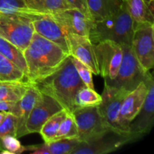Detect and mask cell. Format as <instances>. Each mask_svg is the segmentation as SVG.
I'll return each mask as SVG.
<instances>
[{
    "instance_id": "cell-24",
    "label": "cell",
    "mask_w": 154,
    "mask_h": 154,
    "mask_svg": "<svg viewBox=\"0 0 154 154\" xmlns=\"http://www.w3.org/2000/svg\"><path fill=\"white\" fill-rule=\"evenodd\" d=\"M68 111L63 109L50 117L42 126L39 134L42 135L44 141L46 143L51 142L57 135L60 124L66 117Z\"/></svg>"
},
{
    "instance_id": "cell-27",
    "label": "cell",
    "mask_w": 154,
    "mask_h": 154,
    "mask_svg": "<svg viewBox=\"0 0 154 154\" xmlns=\"http://www.w3.org/2000/svg\"><path fill=\"white\" fill-rule=\"evenodd\" d=\"M78 138V130L74 116L72 113L68 111L66 117L60 124L57 135L52 141L60 139Z\"/></svg>"
},
{
    "instance_id": "cell-3",
    "label": "cell",
    "mask_w": 154,
    "mask_h": 154,
    "mask_svg": "<svg viewBox=\"0 0 154 154\" xmlns=\"http://www.w3.org/2000/svg\"><path fill=\"white\" fill-rule=\"evenodd\" d=\"M134 32V22L128 10L127 3L123 2L119 10L101 20L95 21L90 32L93 44L111 40L120 45H131Z\"/></svg>"
},
{
    "instance_id": "cell-9",
    "label": "cell",
    "mask_w": 154,
    "mask_h": 154,
    "mask_svg": "<svg viewBox=\"0 0 154 154\" xmlns=\"http://www.w3.org/2000/svg\"><path fill=\"white\" fill-rule=\"evenodd\" d=\"M148 90L143 106L136 117L129 123V134L136 141L150 132L154 122V79L150 71L146 72L144 79Z\"/></svg>"
},
{
    "instance_id": "cell-15",
    "label": "cell",
    "mask_w": 154,
    "mask_h": 154,
    "mask_svg": "<svg viewBox=\"0 0 154 154\" xmlns=\"http://www.w3.org/2000/svg\"><path fill=\"white\" fill-rule=\"evenodd\" d=\"M147 90V84L142 81L135 90L128 93L123 101L119 114V123L124 133L130 135L129 123L142 108Z\"/></svg>"
},
{
    "instance_id": "cell-34",
    "label": "cell",
    "mask_w": 154,
    "mask_h": 154,
    "mask_svg": "<svg viewBox=\"0 0 154 154\" xmlns=\"http://www.w3.org/2000/svg\"><path fill=\"white\" fill-rule=\"evenodd\" d=\"M7 114L8 113L3 112V111H1V112H0V125H1V123H2V121L4 120V119L5 118Z\"/></svg>"
},
{
    "instance_id": "cell-16",
    "label": "cell",
    "mask_w": 154,
    "mask_h": 154,
    "mask_svg": "<svg viewBox=\"0 0 154 154\" xmlns=\"http://www.w3.org/2000/svg\"><path fill=\"white\" fill-rule=\"evenodd\" d=\"M35 32L57 44L69 54L66 35L60 26L46 14H39L31 18Z\"/></svg>"
},
{
    "instance_id": "cell-32",
    "label": "cell",
    "mask_w": 154,
    "mask_h": 154,
    "mask_svg": "<svg viewBox=\"0 0 154 154\" xmlns=\"http://www.w3.org/2000/svg\"><path fill=\"white\" fill-rule=\"evenodd\" d=\"M66 2L70 6L71 8L76 9L81 13L91 17L89 12L87 0H66Z\"/></svg>"
},
{
    "instance_id": "cell-1",
    "label": "cell",
    "mask_w": 154,
    "mask_h": 154,
    "mask_svg": "<svg viewBox=\"0 0 154 154\" xmlns=\"http://www.w3.org/2000/svg\"><path fill=\"white\" fill-rule=\"evenodd\" d=\"M23 53L26 64L27 80L32 84L54 73L69 56L61 47L36 32Z\"/></svg>"
},
{
    "instance_id": "cell-10",
    "label": "cell",
    "mask_w": 154,
    "mask_h": 154,
    "mask_svg": "<svg viewBox=\"0 0 154 154\" xmlns=\"http://www.w3.org/2000/svg\"><path fill=\"white\" fill-rule=\"evenodd\" d=\"M99 75L105 80H112L117 75L123 59V48L120 44L105 40L94 44Z\"/></svg>"
},
{
    "instance_id": "cell-13",
    "label": "cell",
    "mask_w": 154,
    "mask_h": 154,
    "mask_svg": "<svg viewBox=\"0 0 154 154\" xmlns=\"http://www.w3.org/2000/svg\"><path fill=\"white\" fill-rule=\"evenodd\" d=\"M63 109V107L55 99L41 93L27 120L26 129L28 135L39 133L45 122L54 114Z\"/></svg>"
},
{
    "instance_id": "cell-29",
    "label": "cell",
    "mask_w": 154,
    "mask_h": 154,
    "mask_svg": "<svg viewBox=\"0 0 154 154\" xmlns=\"http://www.w3.org/2000/svg\"><path fill=\"white\" fill-rule=\"evenodd\" d=\"M2 154H20L25 151H32L33 145L23 146L17 137L5 135L0 141Z\"/></svg>"
},
{
    "instance_id": "cell-22",
    "label": "cell",
    "mask_w": 154,
    "mask_h": 154,
    "mask_svg": "<svg viewBox=\"0 0 154 154\" xmlns=\"http://www.w3.org/2000/svg\"><path fill=\"white\" fill-rule=\"evenodd\" d=\"M24 3L30 10L46 14L72 9L66 0H25Z\"/></svg>"
},
{
    "instance_id": "cell-4",
    "label": "cell",
    "mask_w": 154,
    "mask_h": 154,
    "mask_svg": "<svg viewBox=\"0 0 154 154\" xmlns=\"http://www.w3.org/2000/svg\"><path fill=\"white\" fill-rule=\"evenodd\" d=\"M35 33L32 20L20 14H0V36L23 52Z\"/></svg>"
},
{
    "instance_id": "cell-14",
    "label": "cell",
    "mask_w": 154,
    "mask_h": 154,
    "mask_svg": "<svg viewBox=\"0 0 154 154\" xmlns=\"http://www.w3.org/2000/svg\"><path fill=\"white\" fill-rule=\"evenodd\" d=\"M69 54L87 66L94 75H99L95 54L94 44L88 36L67 33Z\"/></svg>"
},
{
    "instance_id": "cell-20",
    "label": "cell",
    "mask_w": 154,
    "mask_h": 154,
    "mask_svg": "<svg viewBox=\"0 0 154 154\" xmlns=\"http://www.w3.org/2000/svg\"><path fill=\"white\" fill-rule=\"evenodd\" d=\"M89 12L95 21L101 20L121 8L123 0H87Z\"/></svg>"
},
{
    "instance_id": "cell-26",
    "label": "cell",
    "mask_w": 154,
    "mask_h": 154,
    "mask_svg": "<svg viewBox=\"0 0 154 154\" xmlns=\"http://www.w3.org/2000/svg\"><path fill=\"white\" fill-rule=\"evenodd\" d=\"M23 80H27L25 74L0 54V81Z\"/></svg>"
},
{
    "instance_id": "cell-7",
    "label": "cell",
    "mask_w": 154,
    "mask_h": 154,
    "mask_svg": "<svg viewBox=\"0 0 154 154\" xmlns=\"http://www.w3.org/2000/svg\"><path fill=\"white\" fill-rule=\"evenodd\" d=\"M154 23L145 22L134 25L131 48L145 72L154 66Z\"/></svg>"
},
{
    "instance_id": "cell-18",
    "label": "cell",
    "mask_w": 154,
    "mask_h": 154,
    "mask_svg": "<svg viewBox=\"0 0 154 154\" xmlns=\"http://www.w3.org/2000/svg\"><path fill=\"white\" fill-rule=\"evenodd\" d=\"M81 141L76 138L60 139L43 144L33 145L32 154H72Z\"/></svg>"
},
{
    "instance_id": "cell-21",
    "label": "cell",
    "mask_w": 154,
    "mask_h": 154,
    "mask_svg": "<svg viewBox=\"0 0 154 154\" xmlns=\"http://www.w3.org/2000/svg\"><path fill=\"white\" fill-rule=\"evenodd\" d=\"M32 84L23 81H0V101L18 102Z\"/></svg>"
},
{
    "instance_id": "cell-5",
    "label": "cell",
    "mask_w": 154,
    "mask_h": 154,
    "mask_svg": "<svg viewBox=\"0 0 154 154\" xmlns=\"http://www.w3.org/2000/svg\"><path fill=\"white\" fill-rule=\"evenodd\" d=\"M123 59L118 72L112 80H105V84L131 92L144 81L146 72L137 60L131 45H121Z\"/></svg>"
},
{
    "instance_id": "cell-2",
    "label": "cell",
    "mask_w": 154,
    "mask_h": 154,
    "mask_svg": "<svg viewBox=\"0 0 154 154\" xmlns=\"http://www.w3.org/2000/svg\"><path fill=\"white\" fill-rule=\"evenodd\" d=\"M33 84L41 93L52 97L63 109L70 113L76 108L75 97L78 90L86 87L77 72L70 55L54 73Z\"/></svg>"
},
{
    "instance_id": "cell-25",
    "label": "cell",
    "mask_w": 154,
    "mask_h": 154,
    "mask_svg": "<svg viewBox=\"0 0 154 154\" xmlns=\"http://www.w3.org/2000/svg\"><path fill=\"white\" fill-rule=\"evenodd\" d=\"M0 14H20L31 19L41 13L33 11L26 6L23 0H0Z\"/></svg>"
},
{
    "instance_id": "cell-23",
    "label": "cell",
    "mask_w": 154,
    "mask_h": 154,
    "mask_svg": "<svg viewBox=\"0 0 154 154\" xmlns=\"http://www.w3.org/2000/svg\"><path fill=\"white\" fill-rule=\"evenodd\" d=\"M0 54L11 62L26 76L27 68L23 53L19 48L0 36Z\"/></svg>"
},
{
    "instance_id": "cell-17",
    "label": "cell",
    "mask_w": 154,
    "mask_h": 154,
    "mask_svg": "<svg viewBox=\"0 0 154 154\" xmlns=\"http://www.w3.org/2000/svg\"><path fill=\"white\" fill-rule=\"evenodd\" d=\"M41 92L33 84L29 87L21 99L17 102L13 114L17 117V138H20L28 135L26 123L29 114L40 95Z\"/></svg>"
},
{
    "instance_id": "cell-31",
    "label": "cell",
    "mask_w": 154,
    "mask_h": 154,
    "mask_svg": "<svg viewBox=\"0 0 154 154\" xmlns=\"http://www.w3.org/2000/svg\"><path fill=\"white\" fill-rule=\"evenodd\" d=\"M72 58L74 66H75L77 72H78L81 81L84 82V84H85L87 87H89L90 89H94V84H93V72H92V71L86 65L81 63V61H79L78 60L72 57Z\"/></svg>"
},
{
    "instance_id": "cell-12",
    "label": "cell",
    "mask_w": 154,
    "mask_h": 154,
    "mask_svg": "<svg viewBox=\"0 0 154 154\" xmlns=\"http://www.w3.org/2000/svg\"><path fill=\"white\" fill-rule=\"evenodd\" d=\"M48 14L60 26L66 34L73 33L89 37L95 23L91 17L76 9H66Z\"/></svg>"
},
{
    "instance_id": "cell-8",
    "label": "cell",
    "mask_w": 154,
    "mask_h": 154,
    "mask_svg": "<svg viewBox=\"0 0 154 154\" xmlns=\"http://www.w3.org/2000/svg\"><path fill=\"white\" fill-rule=\"evenodd\" d=\"M132 142L135 141L130 135H122L107 129L87 141H81L72 154L109 153Z\"/></svg>"
},
{
    "instance_id": "cell-33",
    "label": "cell",
    "mask_w": 154,
    "mask_h": 154,
    "mask_svg": "<svg viewBox=\"0 0 154 154\" xmlns=\"http://www.w3.org/2000/svg\"><path fill=\"white\" fill-rule=\"evenodd\" d=\"M17 102L14 101H0V111L13 114Z\"/></svg>"
},
{
    "instance_id": "cell-6",
    "label": "cell",
    "mask_w": 154,
    "mask_h": 154,
    "mask_svg": "<svg viewBox=\"0 0 154 154\" xmlns=\"http://www.w3.org/2000/svg\"><path fill=\"white\" fill-rule=\"evenodd\" d=\"M129 91L111 87L105 84L102 93V102L98 105L99 114L105 128L122 135H128L123 132L119 123V114L123 101Z\"/></svg>"
},
{
    "instance_id": "cell-11",
    "label": "cell",
    "mask_w": 154,
    "mask_h": 154,
    "mask_svg": "<svg viewBox=\"0 0 154 154\" xmlns=\"http://www.w3.org/2000/svg\"><path fill=\"white\" fill-rule=\"evenodd\" d=\"M78 130V139L86 141L107 130L102 121L97 106L78 107L72 113Z\"/></svg>"
},
{
    "instance_id": "cell-36",
    "label": "cell",
    "mask_w": 154,
    "mask_h": 154,
    "mask_svg": "<svg viewBox=\"0 0 154 154\" xmlns=\"http://www.w3.org/2000/svg\"><path fill=\"white\" fill-rule=\"evenodd\" d=\"M24 1H25V0H23V2H24Z\"/></svg>"
},
{
    "instance_id": "cell-19",
    "label": "cell",
    "mask_w": 154,
    "mask_h": 154,
    "mask_svg": "<svg viewBox=\"0 0 154 154\" xmlns=\"http://www.w3.org/2000/svg\"><path fill=\"white\" fill-rule=\"evenodd\" d=\"M128 10L134 25L141 23H154L153 0H127Z\"/></svg>"
},
{
    "instance_id": "cell-30",
    "label": "cell",
    "mask_w": 154,
    "mask_h": 154,
    "mask_svg": "<svg viewBox=\"0 0 154 154\" xmlns=\"http://www.w3.org/2000/svg\"><path fill=\"white\" fill-rule=\"evenodd\" d=\"M5 135L17 137V117L13 114L8 113L5 118L0 125V141ZM2 150L0 144V151Z\"/></svg>"
},
{
    "instance_id": "cell-35",
    "label": "cell",
    "mask_w": 154,
    "mask_h": 154,
    "mask_svg": "<svg viewBox=\"0 0 154 154\" xmlns=\"http://www.w3.org/2000/svg\"><path fill=\"white\" fill-rule=\"evenodd\" d=\"M123 1H127V0H123Z\"/></svg>"
},
{
    "instance_id": "cell-28",
    "label": "cell",
    "mask_w": 154,
    "mask_h": 154,
    "mask_svg": "<svg viewBox=\"0 0 154 154\" xmlns=\"http://www.w3.org/2000/svg\"><path fill=\"white\" fill-rule=\"evenodd\" d=\"M102 102V96L94 89L84 87L78 90L75 97V105L78 107L97 106Z\"/></svg>"
}]
</instances>
